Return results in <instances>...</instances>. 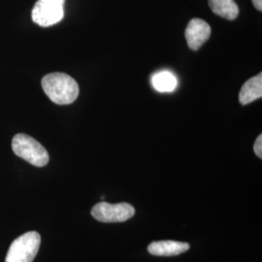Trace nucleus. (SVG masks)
Segmentation results:
<instances>
[{
  "mask_svg": "<svg viewBox=\"0 0 262 262\" xmlns=\"http://www.w3.org/2000/svg\"><path fill=\"white\" fill-rule=\"evenodd\" d=\"M42 88L48 97L58 105L73 103L79 96V84L71 76L55 72L42 79Z\"/></svg>",
  "mask_w": 262,
  "mask_h": 262,
  "instance_id": "obj_1",
  "label": "nucleus"
},
{
  "mask_svg": "<svg viewBox=\"0 0 262 262\" xmlns=\"http://www.w3.org/2000/svg\"><path fill=\"white\" fill-rule=\"evenodd\" d=\"M12 149L16 156L36 167L47 165L50 160L47 150L37 140L24 133L14 136Z\"/></svg>",
  "mask_w": 262,
  "mask_h": 262,
  "instance_id": "obj_2",
  "label": "nucleus"
},
{
  "mask_svg": "<svg viewBox=\"0 0 262 262\" xmlns=\"http://www.w3.org/2000/svg\"><path fill=\"white\" fill-rule=\"evenodd\" d=\"M41 236L36 231H29L16 238L11 244L5 262H32L37 254Z\"/></svg>",
  "mask_w": 262,
  "mask_h": 262,
  "instance_id": "obj_3",
  "label": "nucleus"
},
{
  "mask_svg": "<svg viewBox=\"0 0 262 262\" xmlns=\"http://www.w3.org/2000/svg\"><path fill=\"white\" fill-rule=\"evenodd\" d=\"M66 0H38L31 17L38 26L47 28L54 26L63 19Z\"/></svg>",
  "mask_w": 262,
  "mask_h": 262,
  "instance_id": "obj_4",
  "label": "nucleus"
},
{
  "mask_svg": "<svg viewBox=\"0 0 262 262\" xmlns=\"http://www.w3.org/2000/svg\"><path fill=\"white\" fill-rule=\"evenodd\" d=\"M135 215V209L128 203L110 204L100 202L92 209V215L101 223H122Z\"/></svg>",
  "mask_w": 262,
  "mask_h": 262,
  "instance_id": "obj_5",
  "label": "nucleus"
},
{
  "mask_svg": "<svg viewBox=\"0 0 262 262\" xmlns=\"http://www.w3.org/2000/svg\"><path fill=\"white\" fill-rule=\"evenodd\" d=\"M185 36L187 46L193 51H197L211 36V27L203 19H192L187 25Z\"/></svg>",
  "mask_w": 262,
  "mask_h": 262,
  "instance_id": "obj_6",
  "label": "nucleus"
},
{
  "mask_svg": "<svg viewBox=\"0 0 262 262\" xmlns=\"http://www.w3.org/2000/svg\"><path fill=\"white\" fill-rule=\"evenodd\" d=\"M189 244L177 241H157L152 242L148 247V252L157 256H173L186 253L189 250Z\"/></svg>",
  "mask_w": 262,
  "mask_h": 262,
  "instance_id": "obj_7",
  "label": "nucleus"
},
{
  "mask_svg": "<svg viewBox=\"0 0 262 262\" xmlns=\"http://www.w3.org/2000/svg\"><path fill=\"white\" fill-rule=\"evenodd\" d=\"M261 96L262 74L259 73L243 84L239 94V101L242 105H247L254 100L260 99Z\"/></svg>",
  "mask_w": 262,
  "mask_h": 262,
  "instance_id": "obj_8",
  "label": "nucleus"
},
{
  "mask_svg": "<svg viewBox=\"0 0 262 262\" xmlns=\"http://www.w3.org/2000/svg\"><path fill=\"white\" fill-rule=\"evenodd\" d=\"M209 6L215 15L233 20L239 15V7L234 0H209Z\"/></svg>",
  "mask_w": 262,
  "mask_h": 262,
  "instance_id": "obj_9",
  "label": "nucleus"
},
{
  "mask_svg": "<svg viewBox=\"0 0 262 262\" xmlns=\"http://www.w3.org/2000/svg\"><path fill=\"white\" fill-rule=\"evenodd\" d=\"M151 83L158 92L170 93L176 89L177 79L168 71H163L154 76L151 79Z\"/></svg>",
  "mask_w": 262,
  "mask_h": 262,
  "instance_id": "obj_10",
  "label": "nucleus"
},
{
  "mask_svg": "<svg viewBox=\"0 0 262 262\" xmlns=\"http://www.w3.org/2000/svg\"><path fill=\"white\" fill-rule=\"evenodd\" d=\"M253 150L255 152V155L259 158L262 159V135H258V137L256 138V140L254 142L253 145Z\"/></svg>",
  "mask_w": 262,
  "mask_h": 262,
  "instance_id": "obj_11",
  "label": "nucleus"
},
{
  "mask_svg": "<svg viewBox=\"0 0 262 262\" xmlns=\"http://www.w3.org/2000/svg\"><path fill=\"white\" fill-rule=\"evenodd\" d=\"M253 1V6L258 10L261 11L262 10V0H252Z\"/></svg>",
  "mask_w": 262,
  "mask_h": 262,
  "instance_id": "obj_12",
  "label": "nucleus"
}]
</instances>
